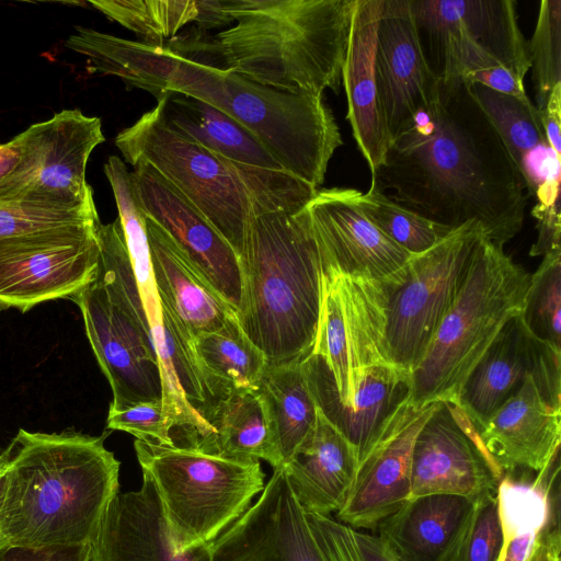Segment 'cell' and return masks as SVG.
I'll return each mask as SVG.
<instances>
[{
    "mask_svg": "<svg viewBox=\"0 0 561 561\" xmlns=\"http://www.w3.org/2000/svg\"><path fill=\"white\" fill-rule=\"evenodd\" d=\"M370 187L455 229L478 222L504 247L522 230L526 181L465 83H442L389 144Z\"/></svg>",
    "mask_w": 561,
    "mask_h": 561,
    "instance_id": "1",
    "label": "cell"
},
{
    "mask_svg": "<svg viewBox=\"0 0 561 561\" xmlns=\"http://www.w3.org/2000/svg\"><path fill=\"white\" fill-rule=\"evenodd\" d=\"M232 23L175 37L192 61L288 91L339 92L355 0H222Z\"/></svg>",
    "mask_w": 561,
    "mask_h": 561,
    "instance_id": "2",
    "label": "cell"
},
{
    "mask_svg": "<svg viewBox=\"0 0 561 561\" xmlns=\"http://www.w3.org/2000/svg\"><path fill=\"white\" fill-rule=\"evenodd\" d=\"M105 435L19 430L1 455L0 530L10 546L91 545L119 492L121 462Z\"/></svg>",
    "mask_w": 561,
    "mask_h": 561,
    "instance_id": "3",
    "label": "cell"
},
{
    "mask_svg": "<svg viewBox=\"0 0 561 561\" xmlns=\"http://www.w3.org/2000/svg\"><path fill=\"white\" fill-rule=\"evenodd\" d=\"M130 165L150 164L178 188L242 254L254 215L299 210L318 190L283 170L249 167L227 160L175 130L161 101L115 137Z\"/></svg>",
    "mask_w": 561,
    "mask_h": 561,
    "instance_id": "4",
    "label": "cell"
},
{
    "mask_svg": "<svg viewBox=\"0 0 561 561\" xmlns=\"http://www.w3.org/2000/svg\"><path fill=\"white\" fill-rule=\"evenodd\" d=\"M240 262L238 319L247 336L271 365L307 357L317 334L322 267L306 207L254 215Z\"/></svg>",
    "mask_w": 561,
    "mask_h": 561,
    "instance_id": "5",
    "label": "cell"
},
{
    "mask_svg": "<svg viewBox=\"0 0 561 561\" xmlns=\"http://www.w3.org/2000/svg\"><path fill=\"white\" fill-rule=\"evenodd\" d=\"M172 92L198 99L228 114L283 171L316 190L323 184L329 162L343 145L323 94L264 85L184 57Z\"/></svg>",
    "mask_w": 561,
    "mask_h": 561,
    "instance_id": "6",
    "label": "cell"
},
{
    "mask_svg": "<svg viewBox=\"0 0 561 561\" xmlns=\"http://www.w3.org/2000/svg\"><path fill=\"white\" fill-rule=\"evenodd\" d=\"M530 274L488 238L442 319L422 360L410 374L409 401L456 405L466 379L503 327L523 312Z\"/></svg>",
    "mask_w": 561,
    "mask_h": 561,
    "instance_id": "7",
    "label": "cell"
},
{
    "mask_svg": "<svg viewBox=\"0 0 561 561\" xmlns=\"http://www.w3.org/2000/svg\"><path fill=\"white\" fill-rule=\"evenodd\" d=\"M178 550L210 545L265 486L260 460H236L176 445L135 440Z\"/></svg>",
    "mask_w": 561,
    "mask_h": 561,
    "instance_id": "8",
    "label": "cell"
},
{
    "mask_svg": "<svg viewBox=\"0 0 561 561\" xmlns=\"http://www.w3.org/2000/svg\"><path fill=\"white\" fill-rule=\"evenodd\" d=\"M135 283L126 247L105 241L94 279L70 297L81 310L88 340L111 386L110 410L162 400L156 351L131 309Z\"/></svg>",
    "mask_w": 561,
    "mask_h": 561,
    "instance_id": "9",
    "label": "cell"
},
{
    "mask_svg": "<svg viewBox=\"0 0 561 561\" xmlns=\"http://www.w3.org/2000/svg\"><path fill=\"white\" fill-rule=\"evenodd\" d=\"M426 62L442 83L504 67L524 80L528 45L514 0H410Z\"/></svg>",
    "mask_w": 561,
    "mask_h": 561,
    "instance_id": "10",
    "label": "cell"
},
{
    "mask_svg": "<svg viewBox=\"0 0 561 561\" xmlns=\"http://www.w3.org/2000/svg\"><path fill=\"white\" fill-rule=\"evenodd\" d=\"M486 238L476 221L453 229L427 251L412 255L404 280L389 287L388 352L393 364L409 375L425 355Z\"/></svg>",
    "mask_w": 561,
    "mask_h": 561,
    "instance_id": "11",
    "label": "cell"
},
{
    "mask_svg": "<svg viewBox=\"0 0 561 561\" xmlns=\"http://www.w3.org/2000/svg\"><path fill=\"white\" fill-rule=\"evenodd\" d=\"M388 299L389 286L378 280L322 273L311 354L324 362L342 404L351 401L367 369L394 365L386 340Z\"/></svg>",
    "mask_w": 561,
    "mask_h": 561,
    "instance_id": "12",
    "label": "cell"
},
{
    "mask_svg": "<svg viewBox=\"0 0 561 561\" xmlns=\"http://www.w3.org/2000/svg\"><path fill=\"white\" fill-rule=\"evenodd\" d=\"M101 221L43 229L0 240V300L26 312L68 298L91 283L100 260Z\"/></svg>",
    "mask_w": 561,
    "mask_h": 561,
    "instance_id": "13",
    "label": "cell"
},
{
    "mask_svg": "<svg viewBox=\"0 0 561 561\" xmlns=\"http://www.w3.org/2000/svg\"><path fill=\"white\" fill-rule=\"evenodd\" d=\"M360 191L319 188L306 209L318 245L322 273L400 285L412 254L381 232L359 205Z\"/></svg>",
    "mask_w": 561,
    "mask_h": 561,
    "instance_id": "14",
    "label": "cell"
},
{
    "mask_svg": "<svg viewBox=\"0 0 561 561\" xmlns=\"http://www.w3.org/2000/svg\"><path fill=\"white\" fill-rule=\"evenodd\" d=\"M561 353L527 328L522 313L497 334L462 385L457 404L477 433L531 376L541 393L561 409Z\"/></svg>",
    "mask_w": 561,
    "mask_h": 561,
    "instance_id": "15",
    "label": "cell"
},
{
    "mask_svg": "<svg viewBox=\"0 0 561 561\" xmlns=\"http://www.w3.org/2000/svg\"><path fill=\"white\" fill-rule=\"evenodd\" d=\"M439 402L413 407L409 397L382 424L359 462L337 520L356 529L375 530L386 517L411 499V461L415 438Z\"/></svg>",
    "mask_w": 561,
    "mask_h": 561,
    "instance_id": "16",
    "label": "cell"
},
{
    "mask_svg": "<svg viewBox=\"0 0 561 561\" xmlns=\"http://www.w3.org/2000/svg\"><path fill=\"white\" fill-rule=\"evenodd\" d=\"M131 179L142 214L183 250L210 285L239 311L243 278L239 255L203 214L150 164H133Z\"/></svg>",
    "mask_w": 561,
    "mask_h": 561,
    "instance_id": "17",
    "label": "cell"
},
{
    "mask_svg": "<svg viewBox=\"0 0 561 561\" xmlns=\"http://www.w3.org/2000/svg\"><path fill=\"white\" fill-rule=\"evenodd\" d=\"M461 411L439 402L412 451L411 497L453 494L478 500L501 481Z\"/></svg>",
    "mask_w": 561,
    "mask_h": 561,
    "instance_id": "18",
    "label": "cell"
},
{
    "mask_svg": "<svg viewBox=\"0 0 561 561\" xmlns=\"http://www.w3.org/2000/svg\"><path fill=\"white\" fill-rule=\"evenodd\" d=\"M210 550L213 561H324L283 466Z\"/></svg>",
    "mask_w": 561,
    "mask_h": 561,
    "instance_id": "19",
    "label": "cell"
},
{
    "mask_svg": "<svg viewBox=\"0 0 561 561\" xmlns=\"http://www.w3.org/2000/svg\"><path fill=\"white\" fill-rule=\"evenodd\" d=\"M374 67L391 141L427 103L438 83L423 55L410 0H382Z\"/></svg>",
    "mask_w": 561,
    "mask_h": 561,
    "instance_id": "20",
    "label": "cell"
},
{
    "mask_svg": "<svg viewBox=\"0 0 561 561\" xmlns=\"http://www.w3.org/2000/svg\"><path fill=\"white\" fill-rule=\"evenodd\" d=\"M560 419L561 409L547 401L528 376L476 435L501 478L516 470L538 473L559 455Z\"/></svg>",
    "mask_w": 561,
    "mask_h": 561,
    "instance_id": "21",
    "label": "cell"
},
{
    "mask_svg": "<svg viewBox=\"0 0 561 561\" xmlns=\"http://www.w3.org/2000/svg\"><path fill=\"white\" fill-rule=\"evenodd\" d=\"M89 561H213L210 545L175 548L152 479L117 492L90 545Z\"/></svg>",
    "mask_w": 561,
    "mask_h": 561,
    "instance_id": "22",
    "label": "cell"
},
{
    "mask_svg": "<svg viewBox=\"0 0 561 561\" xmlns=\"http://www.w3.org/2000/svg\"><path fill=\"white\" fill-rule=\"evenodd\" d=\"M477 502L453 494L411 497L374 533L394 561H459Z\"/></svg>",
    "mask_w": 561,
    "mask_h": 561,
    "instance_id": "23",
    "label": "cell"
},
{
    "mask_svg": "<svg viewBox=\"0 0 561 561\" xmlns=\"http://www.w3.org/2000/svg\"><path fill=\"white\" fill-rule=\"evenodd\" d=\"M150 262L162 310L194 345L204 333L238 318L173 239L146 217Z\"/></svg>",
    "mask_w": 561,
    "mask_h": 561,
    "instance_id": "24",
    "label": "cell"
},
{
    "mask_svg": "<svg viewBox=\"0 0 561 561\" xmlns=\"http://www.w3.org/2000/svg\"><path fill=\"white\" fill-rule=\"evenodd\" d=\"M305 360L317 405L354 447L359 465L387 417L409 397L410 375L394 365L371 367L351 401L342 404L322 358L310 353Z\"/></svg>",
    "mask_w": 561,
    "mask_h": 561,
    "instance_id": "25",
    "label": "cell"
},
{
    "mask_svg": "<svg viewBox=\"0 0 561 561\" xmlns=\"http://www.w3.org/2000/svg\"><path fill=\"white\" fill-rule=\"evenodd\" d=\"M31 129V194L78 199L93 195L85 171L92 151L105 140L101 119L80 110H62Z\"/></svg>",
    "mask_w": 561,
    "mask_h": 561,
    "instance_id": "26",
    "label": "cell"
},
{
    "mask_svg": "<svg viewBox=\"0 0 561 561\" xmlns=\"http://www.w3.org/2000/svg\"><path fill=\"white\" fill-rule=\"evenodd\" d=\"M382 0H355L342 69L347 114L354 139L370 173L382 162L390 137L375 78L376 32Z\"/></svg>",
    "mask_w": 561,
    "mask_h": 561,
    "instance_id": "27",
    "label": "cell"
},
{
    "mask_svg": "<svg viewBox=\"0 0 561 561\" xmlns=\"http://www.w3.org/2000/svg\"><path fill=\"white\" fill-rule=\"evenodd\" d=\"M283 467L305 513L330 516L344 505L358 460L351 443L318 407L312 433Z\"/></svg>",
    "mask_w": 561,
    "mask_h": 561,
    "instance_id": "28",
    "label": "cell"
},
{
    "mask_svg": "<svg viewBox=\"0 0 561 561\" xmlns=\"http://www.w3.org/2000/svg\"><path fill=\"white\" fill-rule=\"evenodd\" d=\"M199 413L211 436L198 450L236 460L283 466L277 434L266 398L260 389L231 390L204 405Z\"/></svg>",
    "mask_w": 561,
    "mask_h": 561,
    "instance_id": "29",
    "label": "cell"
},
{
    "mask_svg": "<svg viewBox=\"0 0 561 561\" xmlns=\"http://www.w3.org/2000/svg\"><path fill=\"white\" fill-rule=\"evenodd\" d=\"M65 46L84 56L91 71L115 76L153 94L157 101L171 93L183 60L165 45L125 39L84 26H76Z\"/></svg>",
    "mask_w": 561,
    "mask_h": 561,
    "instance_id": "30",
    "label": "cell"
},
{
    "mask_svg": "<svg viewBox=\"0 0 561 561\" xmlns=\"http://www.w3.org/2000/svg\"><path fill=\"white\" fill-rule=\"evenodd\" d=\"M159 101L167 122L204 148L240 164L282 170L263 146L221 110L175 92L165 94Z\"/></svg>",
    "mask_w": 561,
    "mask_h": 561,
    "instance_id": "31",
    "label": "cell"
},
{
    "mask_svg": "<svg viewBox=\"0 0 561 561\" xmlns=\"http://www.w3.org/2000/svg\"><path fill=\"white\" fill-rule=\"evenodd\" d=\"M194 352L211 400L231 390L259 389L268 365L238 318L219 330L201 334L194 341Z\"/></svg>",
    "mask_w": 561,
    "mask_h": 561,
    "instance_id": "32",
    "label": "cell"
},
{
    "mask_svg": "<svg viewBox=\"0 0 561 561\" xmlns=\"http://www.w3.org/2000/svg\"><path fill=\"white\" fill-rule=\"evenodd\" d=\"M305 358L268 364L259 387L272 412L283 465L310 436L316 425L318 405Z\"/></svg>",
    "mask_w": 561,
    "mask_h": 561,
    "instance_id": "33",
    "label": "cell"
},
{
    "mask_svg": "<svg viewBox=\"0 0 561 561\" xmlns=\"http://www.w3.org/2000/svg\"><path fill=\"white\" fill-rule=\"evenodd\" d=\"M468 85L524 176L530 194V157L536 148L549 147L541 111L529 99L499 93L478 83Z\"/></svg>",
    "mask_w": 561,
    "mask_h": 561,
    "instance_id": "34",
    "label": "cell"
},
{
    "mask_svg": "<svg viewBox=\"0 0 561 561\" xmlns=\"http://www.w3.org/2000/svg\"><path fill=\"white\" fill-rule=\"evenodd\" d=\"M108 19L137 34L144 43L164 46L199 16L198 0H93Z\"/></svg>",
    "mask_w": 561,
    "mask_h": 561,
    "instance_id": "35",
    "label": "cell"
},
{
    "mask_svg": "<svg viewBox=\"0 0 561 561\" xmlns=\"http://www.w3.org/2000/svg\"><path fill=\"white\" fill-rule=\"evenodd\" d=\"M98 220L93 195L76 199L31 194L22 199L0 201V240Z\"/></svg>",
    "mask_w": 561,
    "mask_h": 561,
    "instance_id": "36",
    "label": "cell"
},
{
    "mask_svg": "<svg viewBox=\"0 0 561 561\" xmlns=\"http://www.w3.org/2000/svg\"><path fill=\"white\" fill-rule=\"evenodd\" d=\"M358 202L369 220L412 255L427 251L453 230L400 206L373 188L360 193Z\"/></svg>",
    "mask_w": 561,
    "mask_h": 561,
    "instance_id": "37",
    "label": "cell"
},
{
    "mask_svg": "<svg viewBox=\"0 0 561 561\" xmlns=\"http://www.w3.org/2000/svg\"><path fill=\"white\" fill-rule=\"evenodd\" d=\"M522 316L534 335L561 353V250L545 254L530 275Z\"/></svg>",
    "mask_w": 561,
    "mask_h": 561,
    "instance_id": "38",
    "label": "cell"
},
{
    "mask_svg": "<svg viewBox=\"0 0 561 561\" xmlns=\"http://www.w3.org/2000/svg\"><path fill=\"white\" fill-rule=\"evenodd\" d=\"M528 45L531 80L538 110L542 111L556 85L561 83V0H542Z\"/></svg>",
    "mask_w": 561,
    "mask_h": 561,
    "instance_id": "39",
    "label": "cell"
},
{
    "mask_svg": "<svg viewBox=\"0 0 561 561\" xmlns=\"http://www.w3.org/2000/svg\"><path fill=\"white\" fill-rule=\"evenodd\" d=\"M324 561H394L375 534H368L330 516L306 513Z\"/></svg>",
    "mask_w": 561,
    "mask_h": 561,
    "instance_id": "40",
    "label": "cell"
},
{
    "mask_svg": "<svg viewBox=\"0 0 561 561\" xmlns=\"http://www.w3.org/2000/svg\"><path fill=\"white\" fill-rule=\"evenodd\" d=\"M106 426L108 430L126 432L145 443L174 445L172 424L162 400L140 402L123 410H108Z\"/></svg>",
    "mask_w": 561,
    "mask_h": 561,
    "instance_id": "41",
    "label": "cell"
},
{
    "mask_svg": "<svg viewBox=\"0 0 561 561\" xmlns=\"http://www.w3.org/2000/svg\"><path fill=\"white\" fill-rule=\"evenodd\" d=\"M503 530L495 493L478 499L470 534L459 561H499Z\"/></svg>",
    "mask_w": 561,
    "mask_h": 561,
    "instance_id": "42",
    "label": "cell"
},
{
    "mask_svg": "<svg viewBox=\"0 0 561 561\" xmlns=\"http://www.w3.org/2000/svg\"><path fill=\"white\" fill-rule=\"evenodd\" d=\"M90 545L20 547L9 546L0 561H89Z\"/></svg>",
    "mask_w": 561,
    "mask_h": 561,
    "instance_id": "43",
    "label": "cell"
},
{
    "mask_svg": "<svg viewBox=\"0 0 561 561\" xmlns=\"http://www.w3.org/2000/svg\"><path fill=\"white\" fill-rule=\"evenodd\" d=\"M531 215L537 219L538 237L530 248L529 255L540 256L556 250H561L560 202L551 206H543L537 203L531 210Z\"/></svg>",
    "mask_w": 561,
    "mask_h": 561,
    "instance_id": "44",
    "label": "cell"
},
{
    "mask_svg": "<svg viewBox=\"0 0 561 561\" xmlns=\"http://www.w3.org/2000/svg\"><path fill=\"white\" fill-rule=\"evenodd\" d=\"M465 84L478 83L495 92L528 100L523 79L504 67H492L468 75Z\"/></svg>",
    "mask_w": 561,
    "mask_h": 561,
    "instance_id": "45",
    "label": "cell"
},
{
    "mask_svg": "<svg viewBox=\"0 0 561 561\" xmlns=\"http://www.w3.org/2000/svg\"><path fill=\"white\" fill-rule=\"evenodd\" d=\"M541 113L548 146L561 158V83L554 87Z\"/></svg>",
    "mask_w": 561,
    "mask_h": 561,
    "instance_id": "46",
    "label": "cell"
},
{
    "mask_svg": "<svg viewBox=\"0 0 561 561\" xmlns=\"http://www.w3.org/2000/svg\"><path fill=\"white\" fill-rule=\"evenodd\" d=\"M560 548L559 524H547L537 536L527 561H552L553 553Z\"/></svg>",
    "mask_w": 561,
    "mask_h": 561,
    "instance_id": "47",
    "label": "cell"
},
{
    "mask_svg": "<svg viewBox=\"0 0 561 561\" xmlns=\"http://www.w3.org/2000/svg\"><path fill=\"white\" fill-rule=\"evenodd\" d=\"M24 152V134L0 144V182L18 169Z\"/></svg>",
    "mask_w": 561,
    "mask_h": 561,
    "instance_id": "48",
    "label": "cell"
},
{
    "mask_svg": "<svg viewBox=\"0 0 561 561\" xmlns=\"http://www.w3.org/2000/svg\"><path fill=\"white\" fill-rule=\"evenodd\" d=\"M4 492H5V478H4L3 465H2V469L0 470V512H1L2 504H3Z\"/></svg>",
    "mask_w": 561,
    "mask_h": 561,
    "instance_id": "49",
    "label": "cell"
},
{
    "mask_svg": "<svg viewBox=\"0 0 561 561\" xmlns=\"http://www.w3.org/2000/svg\"><path fill=\"white\" fill-rule=\"evenodd\" d=\"M9 546L10 545L8 543V541L4 538L2 531L0 530V559L2 558V556L4 554V552L7 551Z\"/></svg>",
    "mask_w": 561,
    "mask_h": 561,
    "instance_id": "50",
    "label": "cell"
},
{
    "mask_svg": "<svg viewBox=\"0 0 561 561\" xmlns=\"http://www.w3.org/2000/svg\"><path fill=\"white\" fill-rule=\"evenodd\" d=\"M560 552H561V548L556 550V552L553 553V557H552V561H560Z\"/></svg>",
    "mask_w": 561,
    "mask_h": 561,
    "instance_id": "51",
    "label": "cell"
},
{
    "mask_svg": "<svg viewBox=\"0 0 561 561\" xmlns=\"http://www.w3.org/2000/svg\"><path fill=\"white\" fill-rule=\"evenodd\" d=\"M9 307L0 300V312L4 309H8Z\"/></svg>",
    "mask_w": 561,
    "mask_h": 561,
    "instance_id": "52",
    "label": "cell"
},
{
    "mask_svg": "<svg viewBox=\"0 0 561 561\" xmlns=\"http://www.w3.org/2000/svg\"><path fill=\"white\" fill-rule=\"evenodd\" d=\"M2 465H3V461H2V457L0 455V470L2 469Z\"/></svg>",
    "mask_w": 561,
    "mask_h": 561,
    "instance_id": "53",
    "label": "cell"
}]
</instances>
